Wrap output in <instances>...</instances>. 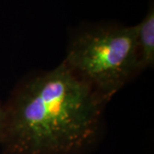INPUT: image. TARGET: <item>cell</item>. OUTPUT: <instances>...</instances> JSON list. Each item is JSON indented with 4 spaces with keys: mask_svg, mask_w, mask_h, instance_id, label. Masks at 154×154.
<instances>
[{
    "mask_svg": "<svg viewBox=\"0 0 154 154\" xmlns=\"http://www.w3.org/2000/svg\"><path fill=\"white\" fill-rule=\"evenodd\" d=\"M106 102L63 62L28 78L5 105L4 154H83L96 143Z\"/></svg>",
    "mask_w": 154,
    "mask_h": 154,
    "instance_id": "1",
    "label": "cell"
},
{
    "mask_svg": "<svg viewBox=\"0 0 154 154\" xmlns=\"http://www.w3.org/2000/svg\"><path fill=\"white\" fill-rule=\"evenodd\" d=\"M5 105H3L0 102V141L2 139L4 128H5Z\"/></svg>",
    "mask_w": 154,
    "mask_h": 154,
    "instance_id": "4",
    "label": "cell"
},
{
    "mask_svg": "<svg viewBox=\"0 0 154 154\" xmlns=\"http://www.w3.org/2000/svg\"><path fill=\"white\" fill-rule=\"evenodd\" d=\"M63 63L106 102L140 73L136 26L97 25L70 39Z\"/></svg>",
    "mask_w": 154,
    "mask_h": 154,
    "instance_id": "2",
    "label": "cell"
},
{
    "mask_svg": "<svg viewBox=\"0 0 154 154\" xmlns=\"http://www.w3.org/2000/svg\"><path fill=\"white\" fill-rule=\"evenodd\" d=\"M137 28V48L140 70L153 66L154 63V9L152 5L146 17Z\"/></svg>",
    "mask_w": 154,
    "mask_h": 154,
    "instance_id": "3",
    "label": "cell"
}]
</instances>
